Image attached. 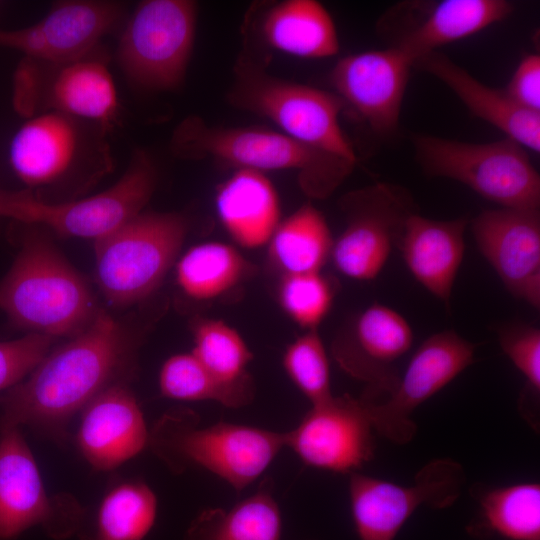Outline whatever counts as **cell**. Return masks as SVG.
I'll list each match as a JSON object with an SVG mask.
<instances>
[{"label":"cell","mask_w":540,"mask_h":540,"mask_svg":"<svg viewBox=\"0 0 540 540\" xmlns=\"http://www.w3.org/2000/svg\"><path fill=\"white\" fill-rule=\"evenodd\" d=\"M255 267L236 248L212 241L187 250L176 264V281L189 298L221 297L251 277Z\"/></svg>","instance_id":"obj_30"},{"label":"cell","mask_w":540,"mask_h":540,"mask_svg":"<svg viewBox=\"0 0 540 540\" xmlns=\"http://www.w3.org/2000/svg\"><path fill=\"white\" fill-rule=\"evenodd\" d=\"M132 351L122 327L99 311L83 331L50 350L25 380L0 395V427L27 426L61 437L77 412L122 382Z\"/></svg>","instance_id":"obj_1"},{"label":"cell","mask_w":540,"mask_h":540,"mask_svg":"<svg viewBox=\"0 0 540 540\" xmlns=\"http://www.w3.org/2000/svg\"><path fill=\"white\" fill-rule=\"evenodd\" d=\"M466 218L434 220L411 214L398 244L414 278L446 305L465 251Z\"/></svg>","instance_id":"obj_21"},{"label":"cell","mask_w":540,"mask_h":540,"mask_svg":"<svg viewBox=\"0 0 540 540\" xmlns=\"http://www.w3.org/2000/svg\"><path fill=\"white\" fill-rule=\"evenodd\" d=\"M55 338L28 333L20 338L0 341V391L23 381L51 350Z\"/></svg>","instance_id":"obj_37"},{"label":"cell","mask_w":540,"mask_h":540,"mask_svg":"<svg viewBox=\"0 0 540 540\" xmlns=\"http://www.w3.org/2000/svg\"><path fill=\"white\" fill-rule=\"evenodd\" d=\"M479 509L467 526L471 536L509 540H540V485L523 482L506 486L482 483L470 489Z\"/></svg>","instance_id":"obj_26"},{"label":"cell","mask_w":540,"mask_h":540,"mask_svg":"<svg viewBox=\"0 0 540 540\" xmlns=\"http://www.w3.org/2000/svg\"><path fill=\"white\" fill-rule=\"evenodd\" d=\"M191 331V353L219 382L253 400L254 382L247 371L253 355L240 333L224 321L210 318H196Z\"/></svg>","instance_id":"obj_32"},{"label":"cell","mask_w":540,"mask_h":540,"mask_svg":"<svg viewBox=\"0 0 540 540\" xmlns=\"http://www.w3.org/2000/svg\"><path fill=\"white\" fill-rule=\"evenodd\" d=\"M171 150L181 158L213 159L237 169L295 171L301 189L316 199L329 197L356 165L280 131L211 126L198 116L178 124Z\"/></svg>","instance_id":"obj_3"},{"label":"cell","mask_w":540,"mask_h":540,"mask_svg":"<svg viewBox=\"0 0 540 540\" xmlns=\"http://www.w3.org/2000/svg\"><path fill=\"white\" fill-rule=\"evenodd\" d=\"M505 92L522 108L540 113L539 54H529L521 60Z\"/></svg>","instance_id":"obj_38"},{"label":"cell","mask_w":540,"mask_h":540,"mask_svg":"<svg viewBox=\"0 0 540 540\" xmlns=\"http://www.w3.org/2000/svg\"><path fill=\"white\" fill-rule=\"evenodd\" d=\"M374 431L367 399L333 395L284 432L285 447L306 465L351 474L373 459Z\"/></svg>","instance_id":"obj_14"},{"label":"cell","mask_w":540,"mask_h":540,"mask_svg":"<svg viewBox=\"0 0 540 540\" xmlns=\"http://www.w3.org/2000/svg\"><path fill=\"white\" fill-rule=\"evenodd\" d=\"M86 512L70 494L49 495L19 427H0V540L41 526L55 540L80 530Z\"/></svg>","instance_id":"obj_11"},{"label":"cell","mask_w":540,"mask_h":540,"mask_svg":"<svg viewBox=\"0 0 540 540\" xmlns=\"http://www.w3.org/2000/svg\"><path fill=\"white\" fill-rule=\"evenodd\" d=\"M186 233L179 214L141 212L95 241L96 280L107 302L127 307L153 294L177 260Z\"/></svg>","instance_id":"obj_6"},{"label":"cell","mask_w":540,"mask_h":540,"mask_svg":"<svg viewBox=\"0 0 540 540\" xmlns=\"http://www.w3.org/2000/svg\"><path fill=\"white\" fill-rule=\"evenodd\" d=\"M218 218L233 241L246 249L267 245L281 222L278 193L262 172L237 169L217 188Z\"/></svg>","instance_id":"obj_23"},{"label":"cell","mask_w":540,"mask_h":540,"mask_svg":"<svg viewBox=\"0 0 540 540\" xmlns=\"http://www.w3.org/2000/svg\"><path fill=\"white\" fill-rule=\"evenodd\" d=\"M463 466L447 457L426 463L410 485L354 472L349 479L351 513L360 540H394L421 506L445 509L460 497Z\"/></svg>","instance_id":"obj_10"},{"label":"cell","mask_w":540,"mask_h":540,"mask_svg":"<svg viewBox=\"0 0 540 540\" xmlns=\"http://www.w3.org/2000/svg\"><path fill=\"white\" fill-rule=\"evenodd\" d=\"M502 351L525 379L519 412L532 429L539 430L540 330L525 323L504 324L497 329Z\"/></svg>","instance_id":"obj_34"},{"label":"cell","mask_w":540,"mask_h":540,"mask_svg":"<svg viewBox=\"0 0 540 540\" xmlns=\"http://www.w3.org/2000/svg\"><path fill=\"white\" fill-rule=\"evenodd\" d=\"M197 4L191 0H146L127 20L117 47L126 77L149 90L179 86L191 58Z\"/></svg>","instance_id":"obj_9"},{"label":"cell","mask_w":540,"mask_h":540,"mask_svg":"<svg viewBox=\"0 0 540 540\" xmlns=\"http://www.w3.org/2000/svg\"><path fill=\"white\" fill-rule=\"evenodd\" d=\"M413 62L396 47L364 51L340 59L330 80L344 104L370 129L391 137L398 129Z\"/></svg>","instance_id":"obj_18"},{"label":"cell","mask_w":540,"mask_h":540,"mask_svg":"<svg viewBox=\"0 0 540 540\" xmlns=\"http://www.w3.org/2000/svg\"><path fill=\"white\" fill-rule=\"evenodd\" d=\"M0 309L18 328L53 338L75 336L99 312L85 279L37 231L23 236L0 281Z\"/></svg>","instance_id":"obj_2"},{"label":"cell","mask_w":540,"mask_h":540,"mask_svg":"<svg viewBox=\"0 0 540 540\" xmlns=\"http://www.w3.org/2000/svg\"><path fill=\"white\" fill-rule=\"evenodd\" d=\"M81 412L77 444L96 470H112L148 446L149 431L143 413L123 382L106 388Z\"/></svg>","instance_id":"obj_20"},{"label":"cell","mask_w":540,"mask_h":540,"mask_svg":"<svg viewBox=\"0 0 540 540\" xmlns=\"http://www.w3.org/2000/svg\"><path fill=\"white\" fill-rule=\"evenodd\" d=\"M282 364L287 376L311 405L333 396L329 360L317 330L306 331L289 344Z\"/></svg>","instance_id":"obj_36"},{"label":"cell","mask_w":540,"mask_h":540,"mask_svg":"<svg viewBox=\"0 0 540 540\" xmlns=\"http://www.w3.org/2000/svg\"><path fill=\"white\" fill-rule=\"evenodd\" d=\"M476 346L453 330L428 337L417 348L395 390L383 400H368L375 432L407 444L417 431L412 415L474 361Z\"/></svg>","instance_id":"obj_13"},{"label":"cell","mask_w":540,"mask_h":540,"mask_svg":"<svg viewBox=\"0 0 540 540\" xmlns=\"http://www.w3.org/2000/svg\"><path fill=\"white\" fill-rule=\"evenodd\" d=\"M262 33L266 42L283 53L302 58H325L338 53L335 23L315 0H287L266 14Z\"/></svg>","instance_id":"obj_27"},{"label":"cell","mask_w":540,"mask_h":540,"mask_svg":"<svg viewBox=\"0 0 540 540\" xmlns=\"http://www.w3.org/2000/svg\"><path fill=\"white\" fill-rule=\"evenodd\" d=\"M413 332L393 308L375 303L364 309L332 343V356L341 369L366 384L363 397L375 401L396 388V364L411 348Z\"/></svg>","instance_id":"obj_16"},{"label":"cell","mask_w":540,"mask_h":540,"mask_svg":"<svg viewBox=\"0 0 540 540\" xmlns=\"http://www.w3.org/2000/svg\"><path fill=\"white\" fill-rule=\"evenodd\" d=\"M281 513L271 478L232 508H206L190 523L184 540H280Z\"/></svg>","instance_id":"obj_28"},{"label":"cell","mask_w":540,"mask_h":540,"mask_svg":"<svg viewBox=\"0 0 540 540\" xmlns=\"http://www.w3.org/2000/svg\"><path fill=\"white\" fill-rule=\"evenodd\" d=\"M159 388L167 398L182 401H216L229 408L251 403L244 394L219 382L192 353L169 357L159 373Z\"/></svg>","instance_id":"obj_33"},{"label":"cell","mask_w":540,"mask_h":540,"mask_svg":"<svg viewBox=\"0 0 540 540\" xmlns=\"http://www.w3.org/2000/svg\"><path fill=\"white\" fill-rule=\"evenodd\" d=\"M123 6L112 1H64L37 23L0 30V46L56 66L87 57L100 39L121 20Z\"/></svg>","instance_id":"obj_17"},{"label":"cell","mask_w":540,"mask_h":540,"mask_svg":"<svg viewBox=\"0 0 540 540\" xmlns=\"http://www.w3.org/2000/svg\"><path fill=\"white\" fill-rule=\"evenodd\" d=\"M333 243L323 214L305 204L279 223L267 244L268 257L281 275L320 272Z\"/></svg>","instance_id":"obj_29"},{"label":"cell","mask_w":540,"mask_h":540,"mask_svg":"<svg viewBox=\"0 0 540 540\" xmlns=\"http://www.w3.org/2000/svg\"><path fill=\"white\" fill-rule=\"evenodd\" d=\"M416 66L442 81L477 117L524 148L540 151V113L516 104L505 92L485 85L446 55L434 51Z\"/></svg>","instance_id":"obj_22"},{"label":"cell","mask_w":540,"mask_h":540,"mask_svg":"<svg viewBox=\"0 0 540 540\" xmlns=\"http://www.w3.org/2000/svg\"><path fill=\"white\" fill-rule=\"evenodd\" d=\"M512 10V4L506 0H444L393 47L414 65L417 59L440 46L472 36L505 19Z\"/></svg>","instance_id":"obj_24"},{"label":"cell","mask_w":540,"mask_h":540,"mask_svg":"<svg viewBox=\"0 0 540 540\" xmlns=\"http://www.w3.org/2000/svg\"><path fill=\"white\" fill-rule=\"evenodd\" d=\"M84 122L57 111L29 118L9 145L16 176L29 187H46L60 183L92 157L108 159L107 147Z\"/></svg>","instance_id":"obj_15"},{"label":"cell","mask_w":540,"mask_h":540,"mask_svg":"<svg viewBox=\"0 0 540 540\" xmlns=\"http://www.w3.org/2000/svg\"><path fill=\"white\" fill-rule=\"evenodd\" d=\"M229 101L267 118L298 142L357 162L340 126L339 115L345 104L337 94L274 77L253 61L241 58L234 67Z\"/></svg>","instance_id":"obj_5"},{"label":"cell","mask_w":540,"mask_h":540,"mask_svg":"<svg viewBox=\"0 0 540 540\" xmlns=\"http://www.w3.org/2000/svg\"><path fill=\"white\" fill-rule=\"evenodd\" d=\"M476 244L505 288L540 307L539 209L486 210L471 222Z\"/></svg>","instance_id":"obj_19"},{"label":"cell","mask_w":540,"mask_h":540,"mask_svg":"<svg viewBox=\"0 0 540 540\" xmlns=\"http://www.w3.org/2000/svg\"><path fill=\"white\" fill-rule=\"evenodd\" d=\"M155 184L154 163L138 150L116 183L90 197L55 203L28 192L0 191V216L95 242L143 212Z\"/></svg>","instance_id":"obj_8"},{"label":"cell","mask_w":540,"mask_h":540,"mask_svg":"<svg viewBox=\"0 0 540 540\" xmlns=\"http://www.w3.org/2000/svg\"><path fill=\"white\" fill-rule=\"evenodd\" d=\"M341 207L346 227L334 241L330 258L344 276L373 280L398 247L407 218L415 213L412 199L406 190L379 182L348 193Z\"/></svg>","instance_id":"obj_12"},{"label":"cell","mask_w":540,"mask_h":540,"mask_svg":"<svg viewBox=\"0 0 540 540\" xmlns=\"http://www.w3.org/2000/svg\"><path fill=\"white\" fill-rule=\"evenodd\" d=\"M157 516V498L141 481L115 485L103 497L93 521L83 523L80 540H143Z\"/></svg>","instance_id":"obj_31"},{"label":"cell","mask_w":540,"mask_h":540,"mask_svg":"<svg viewBox=\"0 0 540 540\" xmlns=\"http://www.w3.org/2000/svg\"><path fill=\"white\" fill-rule=\"evenodd\" d=\"M333 282L320 272L281 275L277 300L285 314L303 329L317 330L335 297Z\"/></svg>","instance_id":"obj_35"},{"label":"cell","mask_w":540,"mask_h":540,"mask_svg":"<svg viewBox=\"0 0 540 540\" xmlns=\"http://www.w3.org/2000/svg\"><path fill=\"white\" fill-rule=\"evenodd\" d=\"M59 67L47 93L53 111L108 128L116 119L119 103L106 65L85 57Z\"/></svg>","instance_id":"obj_25"},{"label":"cell","mask_w":540,"mask_h":540,"mask_svg":"<svg viewBox=\"0 0 540 540\" xmlns=\"http://www.w3.org/2000/svg\"><path fill=\"white\" fill-rule=\"evenodd\" d=\"M413 142L426 174L461 182L504 208L539 209L540 177L517 142L469 143L432 135H417Z\"/></svg>","instance_id":"obj_7"},{"label":"cell","mask_w":540,"mask_h":540,"mask_svg":"<svg viewBox=\"0 0 540 540\" xmlns=\"http://www.w3.org/2000/svg\"><path fill=\"white\" fill-rule=\"evenodd\" d=\"M148 447L174 473L205 469L241 491L285 447L284 432L218 422L202 426L188 408L165 412L149 431Z\"/></svg>","instance_id":"obj_4"}]
</instances>
